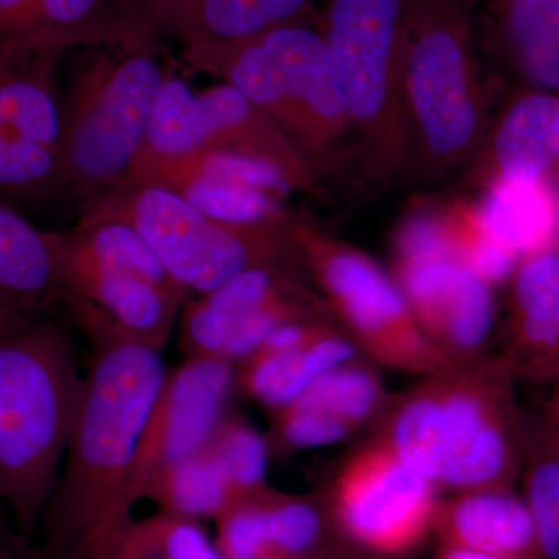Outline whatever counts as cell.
I'll return each mask as SVG.
<instances>
[{
	"label": "cell",
	"instance_id": "4dcf8cb0",
	"mask_svg": "<svg viewBox=\"0 0 559 559\" xmlns=\"http://www.w3.org/2000/svg\"><path fill=\"white\" fill-rule=\"evenodd\" d=\"M61 189L57 151L0 121V197L39 198Z\"/></svg>",
	"mask_w": 559,
	"mask_h": 559
},
{
	"label": "cell",
	"instance_id": "30bf717a",
	"mask_svg": "<svg viewBox=\"0 0 559 559\" xmlns=\"http://www.w3.org/2000/svg\"><path fill=\"white\" fill-rule=\"evenodd\" d=\"M297 272L255 267L191 301L180 331L187 358L246 359L283 323L329 316L323 297Z\"/></svg>",
	"mask_w": 559,
	"mask_h": 559
},
{
	"label": "cell",
	"instance_id": "74e56055",
	"mask_svg": "<svg viewBox=\"0 0 559 559\" xmlns=\"http://www.w3.org/2000/svg\"><path fill=\"white\" fill-rule=\"evenodd\" d=\"M443 559H507L502 557H496V555L485 554V551L466 549V547H457L448 550Z\"/></svg>",
	"mask_w": 559,
	"mask_h": 559
},
{
	"label": "cell",
	"instance_id": "e575fe53",
	"mask_svg": "<svg viewBox=\"0 0 559 559\" xmlns=\"http://www.w3.org/2000/svg\"><path fill=\"white\" fill-rule=\"evenodd\" d=\"M275 411L278 433L293 448L326 447L353 432L342 419L301 404L289 403Z\"/></svg>",
	"mask_w": 559,
	"mask_h": 559
},
{
	"label": "cell",
	"instance_id": "83f0119b",
	"mask_svg": "<svg viewBox=\"0 0 559 559\" xmlns=\"http://www.w3.org/2000/svg\"><path fill=\"white\" fill-rule=\"evenodd\" d=\"M293 403L326 412L356 430L385 411L388 393L370 367L353 359L326 371Z\"/></svg>",
	"mask_w": 559,
	"mask_h": 559
},
{
	"label": "cell",
	"instance_id": "7c38bea8",
	"mask_svg": "<svg viewBox=\"0 0 559 559\" xmlns=\"http://www.w3.org/2000/svg\"><path fill=\"white\" fill-rule=\"evenodd\" d=\"M235 381L231 360L187 358L165 377L143 425L135 450L128 503L145 498L151 479L162 469L204 451L223 421Z\"/></svg>",
	"mask_w": 559,
	"mask_h": 559
},
{
	"label": "cell",
	"instance_id": "4316f807",
	"mask_svg": "<svg viewBox=\"0 0 559 559\" xmlns=\"http://www.w3.org/2000/svg\"><path fill=\"white\" fill-rule=\"evenodd\" d=\"M146 496L156 500L162 511L194 521L218 516L234 500L226 477L205 450L157 473Z\"/></svg>",
	"mask_w": 559,
	"mask_h": 559
},
{
	"label": "cell",
	"instance_id": "7a4b0ae2",
	"mask_svg": "<svg viewBox=\"0 0 559 559\" xmlns=\"http://www.w3.org/2000/svg\"><path fill=\"white\" fill-rule=\"evenodd\" d=\"M514 378L502 356L426 377L396 401L380 439L436 487L509 489L522 471L527 428Z\"/></svg>",
	"mask_w": 559,
	"mask_h": 559
},
{
	"label": "cell",
	"instance_id": "44dd1931",
	"mask_svg": "<svg viewBox=\"0 0 559 559\" xmlns=\"http://www.w3.org/2000/svg\"><path fill=\"white\" fill-rule=\"evenodd\" d=\"M61 51L0 39V121L24 138L57 151L61 106L55 66Z\"/></svg>",
	"mask_w": 559,
	"mask_h": 559
},
{
	"label": "cell",
	"instance_id": "836d02e7",
	"mask_svg": "<svg viewBox=\"0 0 559 559\" xmlns=\"http://www.w3.org/2000/svg\"><path fill=\"white\" fill-rule=\"evenodd\" d=\"M320 535L318 510L304 500H270L271 559H293L307 554Z\"/></svg>",
	"mask_w": 559,
	"mask_h": 559
},
{
	"label": "cell",
	"instance_id": "8992f818",
	"mask_svg": "<svg viewBox=\"0 0 559 559\" xmlns=\"http://www.w3.org/2000/svg\"><path fill=\"white\" fill-rule=\"evenodd\" d=\"M404 0H330L323 40L347 109L353 153L385 186L411 170L403 103Z\"/></svg>",
	"mask_w": 559,
	"mask_h": 559
},
{
	"label": "cell",
	"instance_id": "8fae6325",
	"mask_svg": "<svg viewBox=\"0 0 559 559\" xmlns=\"http://www.w3.org/2000/svg\"><path fill=\"white\" fill-rule=\"evenodd\" d=\"M337 514L353 538L371 549H406L436 511V485L378 437L337 474Z\"/></svg>",
	"mask_w": 559,
	"mask_h": 559
},
{
	"label": "cell",
	"instance_id": "ac0fdd59",
	"mask_svg": "<svg viewBox=\"0 0 559 559\" xmlns=\"http://www.w3.org/2000/svg\"><path fill=\"white\" fill-rule=\"evenodd\" d=\"M201 150H216L278 171L290 189L311 190L318 176L288 135L259 106L229 84L194 97Z\"/></svg>",
	"mask_w": 559,
	"mask_h": 559
},
{
	"label": "cell",
	"instance_id": "d6a6232c",
	"mask_svg": "<svg viewBox=\"0 0 559 559\" xmlns=\"http://www.w3.org/2000/svg\"><path fill=\"white\" fill-rule=\"evenodd\" d=\"M270 500L263 491L229 503L218 520V549L223 559H271Z\"/></svg>",
	"mask_w": 559,
	"mask_h": 559
},
{
	"label": "cell",
	"instance_id": "ffe728a7",
	"mask_svg": "<svg viewBox=\"0 0 559 559\" xmlns=\"http://www.w3.org/2000/svg\"><path fill=\"white\" fill-rule=\"evenodd\" d=\"M310 0H135L156 36L183 46L250 38L299 20Z\"/></svg>",
	"mask_w": 559,
	"mask_h": 559
},
{
	"label": "cell",
	"instance_id": "e0dca14e",
	"mask_svg": "<svg viewBox=\"0 0 559 559\" xmlns=\"http://www.w3.org/2000/svg\"><path fill=\"white\" fill-rule=\"evenodd\" d=\"M514 377H559V238L525 253L511 274L507 348Z\"/></svg>",
	"mask_w": 559,
	"mask_h": 559
},
{
	"label": "cell",
	"instance_id": "cb8c5ba5",
	"mask_svg": "<svg viewBox=\"0 0 559 559\" xmlns=\"http://www.w3.org/2000/svg\"><path fill=\"white\" fill-rule=\"evenodd\" d=\"M498 40L521 87L559 95V0H503Z\"/></svg>",
	"mask_w": 559,
	"mask_h": 559
},
{
	"label": "cell",
	"instance_id": "5bb4252c",
	"mask_svg": "<svg viewBox=\"0 0 559 559\" xmlns=\"http://www.w3.org/2000/svg\"><path fill=\"white\" fill-rule=\"evenodd\" d=\"M123 182L148 183L175 191L201 212L229 223H277L290 189L267 165L216 150L175 157L135 159Z\"/></svg>",
	"mask_w": 559,
	"mask_h": 559
},
{
	"label": "cell",
	"instance_id": "6da1fadb",
	"mask_svg": "<svg viewBox=\"0 0 559 559\" xmlns=\"http://www.w3.org/2000/svg\"><path fill=\"white\" fill-rule=\"evenodd\" d=\"M94 352L60 480L40 521L46 559H108L132 521V463L167 377L160 349L116 344Z\"/></svg>",
	"mask_w": 559,
	"mask_h": 559
},
{
	"label": "cell",
	"instance_id": "9c48e42d",
	"mask_svg": "<svg viewBox=\"0 0 559 559\" xmlns=\"http://www.w3.org/2000/svg\"><path fill=\"white\" fill-rule=\"evenodd\" d=\"M288 229L305 271L356 347L404 373L432 377L459 366L423 333L395 278L377 261L293 213Z\"/></svg>",
	"mask_w": 559,
	"mask_h": 559
},
{
	"label": "cell",
	"instance_id": "277c9868",
	"mask_svg": "<svg viewBox=\"0 0 559 559\" xmlns=\"http://www.w3.org/2000/svg\"><path fill=\"white\" fill-rule=\"evenodd\" d=\"M183 61L266 112L318 178L353 153L344 95L319 31L290 21L250 38L183 46Z\"/></svg>",
	"mask_w": 559,
	"mask_h": 559
},
{
	"label": "cell",
	"instance_id": "d590c367",
	"mask_svg": "<svg viewBox=\"0 0 559 559\" xmlns=\"http://www.w3.org/2000/svg\"><path fill=\"white\" fill-rule=\"evenodd\" d=\"M40 318L44 316L22 307L17 301L0 293V342L10 340L14 334L28 329Z\"/></svg>",
	"mask_w": 559,
	"mask_h": 559
},
{
	"label": "cell",
	"instance_id": "d4e9b609",
	"mask_svg": "<svg viewBox=\"0 0 559 559\" xmlns=\"http://www.w3.org/2000/svg\"><path fill=\"white\" fill-rule=\"evenodd\" d=\"M355 358L356 345L330 322L305 347L271 355L252 353L242 359L241 385L253 399L278 409L304 395L326 371Z\"/></svg>",
	"mask_w": 559,
	"mask_h": 559
},
{
	"label": "cell",
	"instance_id": "5b68a950",
	"mask_svg": "<svg viewBox=\"0 0 559 559\" xmlns=\"http://www.w3.org/2000/svg\"><path fill=\"white\" fill-rule=\"evenodd\" d=\"M403 103L412 167L429 178L468 167L489 116L459 0H423L407 11Z\"/></svg>",
	"mask_w": 559,
	"mask_h": 559
},
{
	"label": "cell",
	"instance_id": "603a6c76",
	"mask_svg": "<svg viewBox=\"0 0 559 559\" xmlns=\"http://www.w3.org/2000/svg\"><path fill=\"white\" fill-rule=\"evenodd\" d=\"M443 525L457 547L496 557L518 559L539 549L528 503L509 489L466 491L443 511Z\"/></svg>",
	"mask_w": 559,
	"mask_h": 559
},
{
	"label": "cell",
	"instance_id": "f1b7e54d",
	"mask_svg": "<svg viewBox=\"0 0 559 559\" xmlns=\"http://www.w3.org/2000/svg\"><path fill=\"white\" fill-rule=\"evenodd\" d=\"M108 559H223L197 521L159 511L131 521Z\"/></svg>",
	"mask_w": 559,
	"mask_h": 559
},
{
	"label": "cell",
	"instance_id": "7402d4cb",
	"mask_svg": "<svg viewBox=\"0 0 559 559\" xmlns=\"http://www.w3.org/2000/svg\"><path fill=\"white\" fill-rule=\"evenodd\" d=\"M60 234H46L0 202V293L47 316L61 305Z\"/></svg>",
	"mask_w": 559,
	"mask_h": 559
},
{
	"label": "cell",
	"instance_id": "d6986e66",
	"mask_svg": "<svg viewBox=\"0 0 559 559\" xmlns=\"http://www.w3.org/2000/svg\"><path fill=\"white\" fill-rule=\"evenodd\" d=\"M0 39L62 51L84 46L154 47L135 0H31Z\"/></svg>",
	"mask_w": 559,
	"mask_h": 559
},
{
	"label": "cell",
	"instance_id": "2e32d148",
	"mask_svg": "<svg viewBox=\"0 0 559 559\" xmlns=\"http://www.w3.org/2000/svg\"><path fill=\"white\" fill-rule=\"evenodd\" d=\"M469 179L495 186H549L559 173V95L527 90L510 95L489 120Z\"/></svg>",
	"mask_w": 559,
	"mask_h": 559
},
{
	"label": "cell",
	"instance_id": "4fadbf2b",
	"mask_svg": "<svg viewBox=\"0 0 559 559\" xmlns=\"http://www.w3.org/2000/svg\"><path fill=\"white\" fill-rule=\"evenodd\" d=\"M61 255V305L94 349L140 344L162 352L187 290L165 288L138 272L69 255L62 245Z\"/></svg>",
	"mask_w": 559,
	"mask_h": 559
},
{
	"label": "cell",
	"instance_id": "52a82bcc",
	"mask_svg": "<svg viewBox=\"0 0 559 559\" xmlns=\"http://www.w3.org/2000/svg\"><path fill=\"white\" fill-rule=\"evenodd\" d=\"M61 108V189L97 197L127 178L167 73L154 47L97 46Z\"/></svg>",
	"mask_w": 559,
	"mask_h": 559
},
{
	"label": "cell",
	"instance_id": "3957f363",
	"mask_svg": "<svg viewBox=\"0 0 559 559\" xmlns=\"http://www.w3.org/2000/svg\"><path fill=\"white\" fill-rule=\"evenodd\" d=\"M83 392L72 336L58 320L44 316L0 342V500L24 538L60 480Z\"/></svg>",
	"mask_w": 559,
	"mask_h": 559
},
{
	"label": "cell",
	"instance_id": "8d00e7d4",
	"mask_svg": "<svg viewBox=\"0 0 559 559\" xmlns=\"http://www.w3.org/2000/svg\"><path fill=\"white\" fill-rule=\"evenodd\" d=\"M0 559H46L32 539L24 538L16 528L0 521Z\"/></svg>",
	"mask_w": 559,
	"mask_h": 559
},
{
	"label": "cell",
	"instance_id": "9a60e30c",
	"mask_svg": "<svg viewBox=\"0 0 559 559\" xmlns=\"http://www.w3.org/2000/svg\"><path fill=\"white\" fill-rule=\"evenodd\" d=\"M392 277L440 352L455 364L480 358L495 325L492 285L452 250L393 259Z\"/></svg>",
	"mask_w": 559,
	"mask_h": 559
},
{
	"label": "cell",
	"instance_id": "1f68e13d",
	"mask_svg": "<svg viewBox=\"0 0 559 559\" xmlns=\"http://www.w3.org/2000/svg\"><path fill=\"white\" fill-rule=\"evenodd\" d=\"M205 451L226 477L234 500L260 491L266 471V444L250 426L223 419Z\"/></svg>",
	"mask_w": 559,
	"mask_h": 559
},
{
	"label": "cell",
	"instance_id": "484cf974",
	"mask_svg": "<svg viewBox=\"0 0 559 559\" xmlns=\"http://www.w3.org/2000/svg\"><path fill=\"white\" fill-rule=\"evenodd\" d=\"M525 491L539 549L559 559V425L543 417L525 428L522 459Z\"/></svg>",
	"mask_w": 559,
	"mask_h": 559
},
{
	"label": "cell",
	"instance_id": "f546056e",
	"mask_svg": "<svg viewBox=\"0 0 559 559\" xmlns=\"http://www.w3.org/2000/svg\"><path fill=\"white\" fill-rule=\"evenodd\" d=\"M194 97L197 94L182 80L167 73L134 160L175 157L201 150Z\"/></svg>",
	"mask_w": 559,
	"mask_h": 559
},
{
	"label": "cell",
	"instance_id": "f35d334b",
	"mask_svg": "<svg viewBox=\"0 0 559 559\" xmlns=\"http://www.w3.org/2000/svg\"><path fill=\"white\" fill-rule=\"evenodd\" d=\"M557 411H558V415H559V384H558V390H557Z\"/></svg>",
	"mask_w": 559,
	"mask_h": 559
},
{
	"label": "cell",
	"instance_id": "ba28073f",
	"mask_svg": "<svg viewBox=\"0 0 559 559\" xmlns=\"http://www.w3.org/2000/svg\"><path fill=\"white\" fill-rule=\"evenodd\" d=\"M84 215L127 221L156 250L171 277L200 294L255 267L305 270L288 229L290 213L277 223H229L164 187L121 182L86 201Z\"/></svg>",
	"mask_w": 559,
	"mask_h": 559
}]
</instances>
